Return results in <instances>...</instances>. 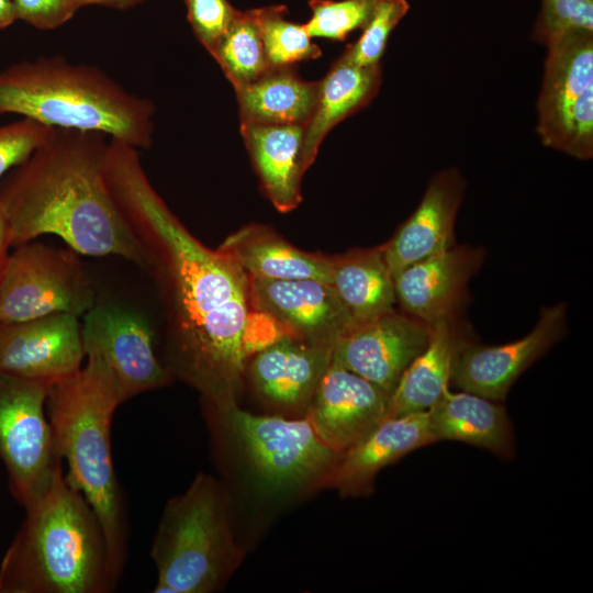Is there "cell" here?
I'll use <instances>...</instances> for the list:
<instances>
[{
	"instance_id": "obj_1",
	"label": "cell",
	"mask_w": 593,
	"mask_h": 593,
	"mask_svg": "<svg viewBox=\"0 0 593 593\" xmlns=\"http://www.w3.org/2000/svg\"><path fill=\"white\" fill-rule=\"evenodd\" d=\"M105 178L144 265L167 299L175 371L211 407L235 401L245 362L249 278L226 253L199 242L148 180L137 148L110 138Z\"/></svg>"
},
{
	"instance_id": "obj_2",
	"label": "cell",
	"mask_w": 593,
	"mask_h": 593,
	"mask_svg": "<svg viewBox=\"0 0 593 593\" xmlns=\"http://www.w3.org/2000/svg\"><path fill=\"white\" fill-rule=\"evenodd\" d=\"M107 135L55 127L0 183L10 246L60 237L87 256L114 255L144 265L141 246L107 183Z\"/></svg>"
},
{
	"instance_id": "obj_3",
	"label": "cell",
	"mask_w": 593,
	"mask_h": 593,
	"mask_svg": "<svg viewBox=\"0 0 593 593\" xmlns=\"http://www.w3.org/2000/svg\"><path fill=\"white\" fill-rule=\"evenodd\" d=\"M26 510L0 566V593H108L112 572L102 527L61 467Z\"/></svg>"
},
{
	"instance_id": "obj_4",
	"label": "cell",
	"mask_w": 593,
	"mask_h": 593,
	"mask_svg": "<svg viewBox=\"0 0 593 593\" xmlns=\"http://www.w3.org/2000/svg\"><path fill=\"white\" fill-rule=\"evenodd\" d=\"M86 358L77 373L48 387L46 410L56 451L67 463L65 477L97 515L119 581L127 556V522L113 467L111 423L122 400L108 365Z\"/></svg>"
},
{
	"instance_id": "obj_5",
	"label": "cell",
	"mask_w": 593,
	"mask_h": 593,
	"mask_svg": "<svg viewBox=\"0 0 593 593\" xmlns=\"http://www.w3.org/2000/svg\"><path fill=\"white\" fill-rule=\"evenodd\" d=\"M154 102L96 66L40 56L0 70V114L100 132L135 148L153 145Z\"/></svg>"
},
{
	"instance_id": "obj_6",
	"label": "cell",
	"mask_w": 593,
	"mask_h": 593,
	"mask_svg": "<svg viewBox=\"0 0 593 593\" xmlns=\"http://www.w3.org/2000/svg\"><path fill=\"white\" fill-rule=\"evenodd\" d=\"M150 556L157 569L156 593H209L235 570L243 553L231 532L221 485L199 473L166 504Z\"/></svg>"
},
{
	"instance_id": "obj_7",
	"label": "cell",
	"mask_w": 593,
	"mask_h": 593,
	"mask_svg": "<svg viewBox=\"0 0 593 593\" xmlns=\"http://www.w3.org/2000/svg\"><path fill=\"white\" fill-rule=\"evenodd\" d=\"M216 422L235 439L257 481L269 495L324 484L342 454L326 446L306 416L255 415L231 401L213 407Z\"/></svg>"
},
{
	"instance_id": "obj_8",
	"label": "cell",
	"mask_w": 593,
	"mask_h": 593,
	"mask_svg": "<svg viewBox=\"0 0 593 593\" xmlns=\"http://www.w3.org/2000/svg\"><path fill=\"white\" fill-rule=\"evenodd\" d=\"M537 101V133L547 147L578 159L593 156V31L548 40Z\"/></svg>"
},
{
	"instance_id": "obj_9",
	"label": "cell",
	"mask_w": 593,
	"mask_h": 593,
	"mask_svg": "<svg viewBox=\"0 0 593 593\" xmlns=\"http://www.w3.org/2000/svg\"><path fill=\"white\" fill-rule=\"evenodd\" d=\"M94 303L92 282L75 250L27 242L8 255L0 273V323L55 313L79 317Z\"/></svg>"
},
{
	"instance_id": "obj_10",
	"label": "cell",
	"mask_w": 593,
	"mask_h": 593,
	"mask_svg": "<svg viewBox=\"0 0 593 593\" xmlns=\"http://www.w3.org/2000/svg\"><path fill=\"white\" fill-rule=\"evenodd\" d=\"M47 389L0 372V456L24 507L45 492L61 467L45 415Z\"/></svg>"
},
{
	"instance_id": "obj_11",
	"label": "cell",
	"mask_w": 593,
	"mask_h": 593,
	"mask_svg": "<svg viewBox=\"0 0 593 593\" xmlns=\"http://www.w3.org/2000/svg\"><path fill=\"white\" fill-rule=\"evenodd\" d=\"M81 340L86 357L102 359L113 372L122 403L169 380L156 356L149 323L133 310L94 303L83 314Z\"/></svg>"
},
{
	"instance_id": "obj_12",
	"label": "cell",
	"mask_w": 593,
	"mask_h": 593,
	"mask_svg": "<svg viewBox=\"0 0 593 593\" xmlns=\"http://www.w3.org/2000/svg\"><path fill=\"white\" fill-rule=\"evenodd\" d=\"M567 331L563 302L540 310L533 329L501 345L466 344L454 365L450 383L493 401L505 399L517 378L542 357Z\"/></svg>"
},
{
	"instance_id": "obj_13",
	"label": "cell",
	"mask_w": 593,
	"mask_h": 593,
	"mask_svg": "<svg viewBox=\"0 0 593 593\" xmlns=\"http://www.w3.org/2000/svg\"><path fill=\"white\" fill-rule=\"evenodd\" d=\"M86 357L79 317L55 313L0 323V372L46 385L77 373Z\"/></svg>"
},
{
	"instance_id": "obj_14",
	"label": "cell",
	"mask_w": 593,
	"mask_h": 593,
	"mask_svg": "<svg viewBox=\"0 0 593 593\" xmlns=\"http://www.w3.org/2000/svg\"><path fill=\"white\" fill-rule=\"evenodd\" d=\"M432 326L394 309L353 327L334 346L332 362L372 382L390 396L426 347Z\"/></svg>"
},
{
	"instance_id": "obj_15",
	"label": "cell",
	"mask_w": 593,
	"mask_h": 593,
	"mask_svg": "<svg viewBox=\"0 0 593 593\" xmlns=\"http://www.w3.org/2000/svg\"><path fill=\"white\" fill-rule=\"evenodd\" d=\"M389 403L382 389L331 361L305 416L321 440L343 455L388 417Z\"/></svg>"
},
{
	"instance_id": "obj_16",
	"label": "cell",
	"mask_w": 593,
	"mask_h": 593,
	"mask_svg": "<svg viewBox=\"0 0 593 593\" xmlns=\"http://www.w3.org/2000/svg\"><path fill=\"white\" fill-rule=\"evenodd\" d=\"M482 247L457 245L414 262L393 276L403 312L428 324L458 318L468 283L483 264Z\"/></svg>"
},
{
	"instance_id": "obj_17",
	"label": "cell",
	"mask_w": 593,
	"mask_h": 593,
	"mask_svg": "<svg viewBox=\"0 0 593 593\" xmlns=\"http://www.w3.org/2000/svg\"><path fill=\"white\" fill-rule=\"evenodd\" d=\"M249 296L255 307L276 318L288 335L307 342L335 346L356 326L333 287L321 280L249 278Z\"/></svg>"
},
{
	"instance_id": "obj_18",
	"label": "cell",
	"mask_w": 593,
	"mask_h": 593,
	"mask_svg": "<svg viewBox=\"0 0 593 593\" xmlns=\"http://www.w3.org/2000/svg\"><path fill=\"white\" fill-rule=\"evenodd\" d=\"M463 193L465 180L457 168L432 177L417 208L382 245L393 276L455 244V223Z\"/></svg>"
},
{
	"instance_id": "obj_19",
	"label": "cell",
	"mask_w": 593,
	"mask_h": 593,
	"mask_svg": "<svg viewBox=\"0 0 593 593\" xmlns=\"http://www.w3.org/2000/svg\"><path fill=\"white\" fill-rule=\"evenodd\" d=\"M434 443L427 411L387 417L340 456L323 485L345 496L369 493L381 469Z\"/></svg>"
},
{
	"instance_id": "obj_20",
	"label": "cell",
	"mask_w": 593,
	"mask_h": 593,
	"mask_svg": "<svg viewBox=\"0 0 593 593\" xmlns=\"http://www.w3.org/2000/svg\"><path fill=\"white\" fill-rule=\"evenodd\" d=\"M333 345L284 335L255 354L250 376L259 394L286 410L307 407L332 361Z\"/></svg>"
},
{
	"instance_id": "obj_21",
	"label": "cell",
	"mask_w": 593,
	"mask_h": 593,
	"mask_svg": "<svg viewBox=\"0 0 593 593\" xmlns=\"http://www.w3.org/2000/svg\"><path fill=\"white\" fill-rule=\"evenodd\" d=\"M430 430L438 440H454L486 449L502 460L515 456L511 419L500 401L447 388L427 410Z\"/></svg>"
},
{
	"instance_id": "obj_22",
	"label": "cell",
	"mask_w": 593,
	"mask_h": 593,
	"mask_svg": "<svg viewBox=\"0 0 593 593\" xmlns=\"http://www.w3.org/2000/svg\"><path fill=\"white\" fill-rule=\"evenodd\" d=\"M382 82L381 66H359L344 53L318 81L313 114L304 126L303 170L314 163L320 145L339 122L366 108L378 94Z\"/></svg>"
},
{
	"instance_id": "obj_23",
	"label": "cell",
	"mask_w": 593,
	"mask_h": 593,
	"mask_svg": "<svg viewBox=\"0 0 593 593\" xmlns=\"http://www.w3.org/2000/svg\"><path fill=\"white\" fill-rule=\"evenodd\" d=\"M240 133L262 188L281 212L301 202L304 126L296 124H243Z\"/></svg>"
},
{
	"instance_id": "obj_24",
	"label": "cell",
	"mask_w": 593,
	"mask_h": 593,
	"mask_svg": "<svg viewBox=\"0 0 593 593\" xmlns=\"http://www.w3.org/2000/svg\"><path fill=\"white\" fill-rule=\"evenodd\" d=\"M469 342L458 318L432 325L426 347L405 369L390 396L388 417L427 411L449 388L458 354Z\"/></svg>"
},
{
	"instance_id": "obj_25",
	"label": "cell",
	"mask_w": 593,
	"mask_h": 593,
	"mask_svg": "<svg viewBox=\"0 0 593 593\" xmlns=\"http://www.w3.org/2000/svg\"><path fill=\"white\" fill-rule=\"evenodd\" d=\"M251 279H315L331 282L332 258L302 251L268 228L246 226L219 247Z\"/></svg>"
},
{
	"instance_id": "obj_26",
	"label": "cell",
	"mask_w": 593,
	"mask_h": 593,
	"mask_svg": "<svg viewBox=\"0 0 593 593\" xmlns=\"http://www.w3.org/2000/svg\"><path fill=\"white\" fill-rule=\"evenodd\" d=\"M318 81L302 79L294 66L270 67L256 80L235 89L240 125L296 124L310 121Z\"/></svg>"
},
{
	"instance_id": "obj_27",
	"label": "cell",
	"mask_w": 593,
	"mask_h": 593,
	"mask_svg": "<svg viewBox=\"0 0 593 593\" xmlns=\"http://www.w3.org/2000/svg\"><path fill=\"white\" fill-rule=\"evenodd\" d=\"M329 284L356 325L392 311L396 302L382 245L332 258Z\"/></svg>"
},
{
	"instance_id": "obj_28",
	"label": "cell",
	"mask_w": 593,
	"mask_h": 593,
	"mask_svg": "<svg viewBox=\"0 0 593 593\" xmlns=\"http://www.w3.org/2000/svg\"><path fill=\"white\" fill-rule=\"evenodd\" d=\"M211 56L221 66L234 89L256 80L270 68L254 9L237 10Z\"/></svg>"
},
{
	"instance_id": "obj_29",
	"label": "cell",
	"mask_w": 593,
	"mask_h": 593,
	"mask_svg": "<svg viewBox=\"0 0 593 593\" xmlns=\"http://www.w3.org/2000/svg\"><path fill=\"white\" fill-rule=\"evenodd\" d=\"M265 54L270 67L294 66L299 61L316 59L322 55L312 42L304 24L286 19V5L276 4L254 9Z\"/></svg>"
},
{
	"instance_id": "obj_30",
	"label": "cell",
	"mask_w": 593,
	"mask_h": 593,
	"mask_svg": "<svg viewBox=\"0 0 593 593\" xmlns=\"http://www.w3.org/2000/svg\"><path fill=\"white\" fill-rule=\"evenodd\" d=\"M378 0H310L312 15L303 23L311 37L344 41L351 32L363 29Z\"/></svg>"
},
{
	"instance_id": "obj_31",
	"label": "cell",
	"mask_w": 593,
	"mask_h": 593,
	"mask_svg": "<svg viewBox=\"0 0 593 593\" xmlns=\"http://www.w3.org/2000/svg\"><path fill=\"white\" fill-rule=\"evenodd\" d=\"M410 9L406 0H378L374 12L357 42L343 52L359 66L380 65L391 32Z\"/></svg>"
},
{
	"instance_id": "obj_32",
	"label": "cell",
	"mask_w": 593,
	"mask_h": 593,
	"mask_svg": "<svg viewBox=\"0 0 593 593\" xmlns=\"http://www.w3.org/2000/svg\"><path fill=\"white\" fill-rule=\"evenodd\" d=\"M569 30L593 31V0H541L533 38L545 44Z\"/></svg>"
},
{
	"instance_id": "obj_33",
	"label": "cell",
	"mask_w": 593,
	"mask_h": 593,
	"mask_svg": "<svg viewBox=\"0 0 593 593\" xmlns=\"http://www.w3.org/2000/svg\"><path fill=\"white\" fill-rule=\"evenodd\" d=\"M53 126L30 118L0 125V179L26 160L54 132Z\"/></svg>"
},
{
	"instance_id": "obj_34",
	"label": "cell",
	"mask_w": 593,
	"mask_h": 593,
	"mask_svg": "<svg viewBox=\"0 0 593 593\" xmlns=\"http://www.w3.org/2000/svg\"><path fill=\"white\" fill-rule=\"evenodd\" d=\"M189 24L211 54L227 32L237 9L228 0H184Z\"/></svg>"
},
{
	"instance_id": "obj_35",
	"label": "cell",
	"mask_w": 593,
	"mask_h": 593,
	"mask_svg": "<svg viewBox=\"0 0 593 593\" xmlns=\"http://www.w3.org/2000/svg\"><path fill=\"white\" fill-rule=\"evenodd\" d=\"M18 20L40 30H54L68 22L78 10L72 0H13Z\"/></svg>"
},
{
	"instance_id": "obj_36",
	"label": "cell",
	"mask_w": 593,
	"mask_h": 593,
	"mask_svg": "<svg viewBox=\"0 0 593 593\" xmlns=\"http://www.w3.org/2000/svg\"><path fill=\"white\" fill-rule=\"evenodd\" d=\"M144 1L145 0H72L77 9L90 4H98L116 9H128Z\"/></svg>"
},
{
	"instance_id": "obj_37",
	"label": "cell",
	"mask_w": 593,
	"mask_h": 593,
	"mask_svg": "<svg viewBox=\"0 0 593 593\" xmlns=\"http://www.w3.org/2000/svg\"><path fill=\"white\" fill-rule=\"evenodd\" d=\"M18 20L13 0H0V30Z\"/></svg>"
},
{
	"instance_id": "obj_38",
	"label": "cell",
	"mask_w": 593,
	"mask_h": 593,
	"mask_svg": "<svg viewBox=\"0 0 593 593\" xmlns=\"http://www.w3.org/2000/svg\"><path fill=\"white\" fill-rule=\"evenodd\" d=\"M9 247V227L5 216L0 209V273L8 257L7 250Z\"/></svg>"
}]
</instances>
